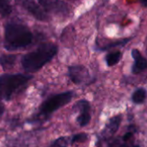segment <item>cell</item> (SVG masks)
<instances>
[{
    "mask_svg": "<svg viewBox=\"0 0 147 147\" xmlns=\"http://www.w3.org/2000/svg\"><path fill=\"white\" fill-rule=\"evenodd\" d=\"M57 53V46L54 43H45L30 52L22 59V65L26 71L36 72L49 62Z\"/></svg>",
    "mask_w": 147,
    "mask_h": 147,
    "instance_id": "obj_1",
    "label": "cell"
},
{
    "mask_svg": "<svg viewBox=\"0 0 147 147\" xmlns=\"http://www.w3.org/2000/svg\"><path fill=\"white\" fill-rule=\"evenodd\" d=\"M4 112H5V107H4V105L1 102H0V117L3 115Z\"/></svg>",
    "mask_w": 147,
    "mask_h": 147,
    "instance_id": "obj_19",
    "label": "cell"
},
{
    "mask_svg": "<svg viewBox=\"0 0 147 147\" xmlns=\"http://www.w3.org/2000/svg\"><path fill=\"white\" fill-rule=\"evenodd\" d=\"M130 41V38H126V39H124V40H120V41H118V42H115L113 43H111V44H108L107 46L102 48V50H106V49H108L110 48H113V47H116V46H121V45H125V43H127V42Z\"/></svg>",
    "mask_w": 147,
    "mask_h": 147,
    "instance_id": "obj_18",
    "label": "cell"
},
{
    "mask_svg": "<svg viewBox=\"0 0 147 147\" xmlns=\"http://www.w3.org/2000/svg\"><path fill=\"white\" fill-rule=\"evenodd\" d=\"M140 1H141V4H142L144 6L147 7V0H140Z\"/></svg>",
    "mask_w": 147,
    "mask_h": 147,
    "instance_id": "obj_20",
    "label": "cell"
},
{
    "mask_svg": "<svg viewBox=\"0 0 147 147\" xmlns=\"http://www.w3.org/2000/svg\"><path fill=\"white\" fill-rule=\"evenodd\" d=\"M88 139V134L86 133H79L75 135L72 139H71V143L72 144H77V143H83Z\"/></svg>",
    "mask_w": 147,
    "mask_h": 147,
    "instance_id": "obj_17",
    "label": "cell"
},
{
    "mask_svg": "<svg viewBox=\"0 0 147 147\" xmlns=\"http://www.w3.org/2000/svg\"><path fill=\"white\" fill-rule=\"evenodd\" d=\"M12 11V7L7 0H0V15L7 16Z\"/></svg>",
    "mask_w": 147,
    "mask_h": 147,
    "instance_id": "obj_15",
    "label": "cell"
},
{
    "mask_svg": "<svg viewBox=\"0 0 147 147\" xmlns=\"http://www.w3.org/2000/svg\"><path fill=\"white\" fill-rule=\"evenodd\" d=\"M31 79L25 75H4L0 76V99L10 100Z\"/></svg>",
    "mask_w": 147,
    "mask_h": 147,
    "instance_id": "obj_3",
    "label": "cell"
},
{
    "mask_svg": "<svg viewBox=\"0 0 147 147\" xmlns=\"http://www.w3.org/2000/svg\"><path fill=\"white\" fill-rule=\"evenodd\" d=\"M68 75L71 81L76 84H81L88 76V73L86 67L81 65L72 66L68 68Z\"/></svg>",
    "mask_w": 147,
    "mask_h": 147,
    "instance_id": "obj_8",
    "label": "cell"
},
{
    "mask_svg": "<svg viewBox=\"0 0 147 147\" xmlns=\"http://www.w3.org/2000/svg\"><path fill=\"white\" fill-rule=\"evenodd\" d=\"M134 131H135V128L133 126H130L129 130L124 134L121 140L117 143L116 147H140L132 142V137Z\"/></svg>",
    "mask_w": 147,
    "mask_h": 147,
    "instance_id": "obj_11",
    "label": "cell"
},
{
    "mask_svg": "<svg viewBox=\"0 0 147 147\" xmlns=\"http://www.w3.org/2000/svg\"><path fill=\"white\" fill-rule=\"evenodd\" d=\"M42 7L55 14H65L67 12V6L59 0H37Z\"/></svg>",
    "mask_w": 147,
    "mask_h": 147,
    "instance_id": "obj_7",
    "label": "cell"
},
{
    "mask_svg": "<svg viewBox=\"0 0 147 147\" xmlns=\"http://www.w3.org/2000/svg\"><path fill=\"white\" fill-rule=\"evenodd\" d=\"M131 55L134 59V64L132 66V73L138 74L144 71L147 67V61L142 56L138 49H133L131 51Z\"/></svg>",
    "mask_w": 147,
    "mask_h": 147,
    "instance_id": "obj_10",
    "label": "cell"
},
{
    "mask_svg": "<svg viewBox=\"0 0 147 147\" xmlns=\"http://www.w3.org/2000/svg\"><path fill=\"white\" fill-rule=\"evenodd\" d=\"M120 58H121V53L119 51H116V52L108 54L106 57V61H107V65L111 67V66L117 64L119 61Z\"/></svg>",
    "mask_w": 147,
    "mask_h": 147,
    "instance_id": "obj_14",
    "label": "cell"
},
{
    "mask_svg": "<svg viewBox=\"0 0 147 147\" xmlns=\"http://www.w3.org/2000/svg\"><path fill=\"white\" fill-rule=\"evenodd\" d=\"M75 108L78 111V115L76 117V122L81 127L87 126L91 120V107L88 101L82 100L75 105Z\"/></svg>",
    "mask_w": 147,
    "mask_h": 147,
    "instance_id": "obj_5",
    "label": "cell"
},
{
    "mask_svg": "<svg viewBox=\"0 0 147 147\" xmlns=\"http://www.w3.org/2000/svg\"><path fill=\"white\" fill-rule=\"evenodd\" d=\"M24 8L30 13L34 18L40 21H48L49 17L46 11L42 7V5L37 3L36 0H25L24 2Z\"/></svg>",
    "mask_w": 147,
    "mask_h": 147,
    "instance_id": "obj_6",
    "label": "cell"
},
{
    "mask_svg": "<svg viewBox=\"0 0 147 147\" xmlns=\"http://www.w3.org/2000/svg\"><path fill=\"white\" fill-rule=\"evenodd\" d=\"M73 98L72 92H65L59 94H55L49 99H47L39 107V112L37 117L40 119L49 118L54 112L60 109L61 107L66 106L71 101Z\"/></svg>",
    "mask_w": 147,
    "mask_h": 147,
    "instance_id": "obj_4",
    "label": "cell"
},
{
    "mask_svg": "<svg viewBox=\"0 0 147 147\" xmlns=\"http://www.w3.org/2000/svg\"><path fill=\"white\" fill-rule=\"evenodd\" d=\"M32 34L23 24L11 23L5 27V47L8 49H18L28 46L32 42Z\"/></svg>",
    "mask_w": 147,
    "mask_h": 147,
    "instance_id": "obj_2",
    "label": "cell"
},
{
    "mask_svg": "<svg viewBox=\"0 0 147 147\" xmlns=\"http://www.w3.org/2000/svg\"><path fill=\"white\" fill-rule=\"evenodd\" d=\"M121 116L120 115H117L113 117L108 123L107 124V125L105 126L103 131H102V136L104 138H109L112 137L119 129L120 123H121Z\"/></svg>",
    "mask_w": 147,
    "mask_h": 147,
    "instance_id": "obj_9",
    "label": "cell"
},
{
    "mask_svg": "<svg viewBox=\"0 0 147 147\" xmlns=\"http://www.w3.org/2000/svg\"><path fill=\"white\" fill-rule=\"evenodd\" d=\"M68 140L65 137H60L54 140L49 147H67Z\"/></svg>",
    "mask_w": 147,
    "mask_h": 147,
    "instance_id": "obj_16",
    "label": "cell"
},
{
    "mask_svg": "<svg viewBox=\"0 0 147 147\" xmlns=\"http://www.w3.org/2000/svg\"><path fill=\"white\" fill-rule=\"evenodd\" d=\"M146 97H147L146 91L144 88H138L133 93L131 96V100L135 104H141L145 100Z\"/></svg>",
    "mask_w": 147,
    "mask_h": 147,
    "instance_id": "obj_13",
    "label": "cell"
},
{
    "mask_svg": "<svg viewBox=\"0 0 147 147\" xmlns=\"http://www.w3.org/2000/svg\"><path fill=\"white\" fill-rule=\"evenodd\" d=\"M17 56L13 55H3L0 57V65H1L5 69L11 67L16 62Z\"/></svg>",
    "mask_w": 147,
    "mask_h": 147,
    "instance_id": "obj_12",
    "label": "cell"
}]
</instances>
